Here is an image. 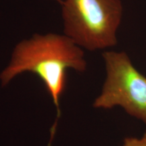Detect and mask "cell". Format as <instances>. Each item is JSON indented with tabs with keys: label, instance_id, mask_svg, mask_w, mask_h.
Instances as JSON below:
<instances>
[{
	"label": "cell",
	"instance_id": "obj_1",
	"mask_svg": "<svg viewBox=\"0 0 146 146\" xmlns=\"http://www.w3.org/2000/svg\"><path fill=\"white\" fill-rule=\"evenodd\" d=\"M83 49L66 35L35 33L14 47L8 64L0 73L1 86L24 72L39 76L59 112L60 100L66 88V72L87 69Z\"/></svg>",
	"mask_w": 146,
	"mask_h": 146
},
{
	"label": "cell",
	"instance_id": "obj_2",
	"mask_svg": "<svg viewBox=\"0 0 146 146\" xmlns=\"http://www.w3.org/2000/svg\"><path fill=\"white\" fill-rule=\"evenodd\" d=\"M64 34L82 49L96 51L117 44L123 14L120 0H62Z\"/></svg>",
	"mask_w": 146,
	"mask_h": 146
},
{
	"label": "cell",
	"instance_id": "obj_3",
	"mask_svg": "<svg viewBox=\"0 0 146 146\" xmlns=\"http://www.w3.org/2000/svg\"><path fill=\"white\" fill-rule=\"evenodd\" d=\"M102 57L106 74L94 107H121L128 114L146 124V77L134 66L125 52L106 51Z\"/></svg>",
	"mask_w": 146,
	"mask_h": 146
},
{
	"label": "cell",
	"instance_id": "obj_4",
	"mask_svg": "<svg viewBox=\"0 0 146 146\" xmlns=\"http://www.w3.org/2000/svg\"><path fill=\"white\" fill-rule=\"evenodd\" d=\"M123 146H146V133L141 138L127 137L124 140Z\"/></svg>",
	"mask_w": 146,
	"mask_h": 146
},
{
	"label": "cell",
	"instance_id": "obj_5",
	"mask_svg": "<svg viewBox=\"0 0 146 146\" xmlns=\"http://www.w3.org/2000/svg\"><path fill=\"white\" fill-rule=\"evenodd\" d=\"M56 1H58V2H59L60 3H61L62 1V0H56Z\"/></svg>",
	"mask_w": 146,
	"mask_h": 146
}]
</instances>
